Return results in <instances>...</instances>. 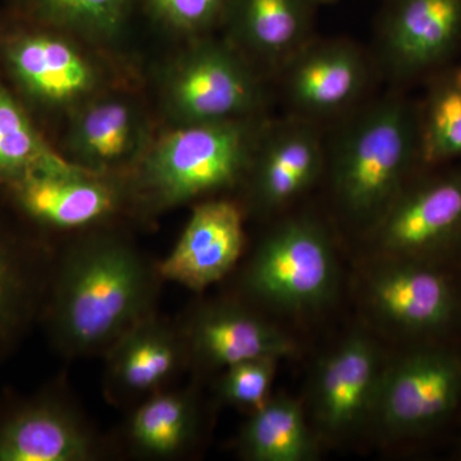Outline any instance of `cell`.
<instances>
[{
    "label": "cell",
    "mask_w": 461,
    "mask_h": 461,
    "mask_svg": "<svg viewBox=\"0 0 461 461\" xmlns=\"http://www.w3.org/2000/svg\"><path fill=\"white\" fill-rule=\"evenodd\" d=\"M423 168L417 102L399 91L355 108L327 141L336 204L369 227Z\"/></svg>",
    "instance_id": "cell-1"
},
{
    "label": "cell",
    "mask_w": 461,
    "mask_h": 461,
    "mask_svg": "<svg viewBox=\"0 0 461 461\" xmlns=\"http://www.w3.org/2000/svg\"><path fill=\"white\" fill-rule=\"evenodd\" d=\"M153 275L131 248L99 240L60 264L47 313L58 344L72 354L111 348L150 315Z\"/></svg>",
    "instance_id": "cell-2"
},
{
    "label": "cell",
    "mask_w": 461,
    "mask_h": 461,
    "mask_svg": "<svg viewBox=\"0 0 461 461\" xmlns=\"http://www.w3.org/2000/svg\"><path fill=\"white\" fill-rule=\"evenodd\" d=\"M460 414V338L415 342L384 366L372 418L388 436L426 438Z\"/></svg>",
    "instance_id": "cell-3"
},
{
    "label": "cell",
    "mask_w": 461,
    "mask_h": 461,
    "mask_svg": "<svg viewBox=\"0 0 461 461\" xmlns=\"http://www.w3.org/2000/svg\"><path fill=\"white\" fill-rule=\"evenodd\" d=\"M369 230L382 258L456 266L461 257V162L421 169Z\"/></svg>",
    "instance_id": "cell-4"
},
{
    "label": "cell",
    "mask_w": 461,
    "mask_h": 461,
    "mask_svg": "<svg viewBox=\"0 0 461 461\" xmlns=\"http://www.w3.org/2000/svg\"><path fill=\"white\" fill-rule=\"evenodd\" d=\"M247 285L257 299L284 312L329 304L338 287V264L326 229L308 215L278 224L251 259Z\"/></svg>",
    "instance_id": "cell-5"
},
{
    "label": "cell",
    "mask_w": 461,
    "mask_h": 461,
    "mask_svg": "<svg viewBox=\"0 0 461 461\" xmlns=\"http://www.w3.org/2000/svg\"><path fill=\"white\" fill-rule=\"evenodd\" d=\"M366 281L373 312L415 342L461 336V296L456 266L382 258Z\"/></svg>",
    "instance_id": "cell-6"
},
{
    "label": "cell",
    "mask_w": 461,
    "mask_h": 461,
    "mask_svg": "<svg viewBox=\"0 0 461 461\" xmlns=\"http://www.w3.org/2000/svg\"><path fill=\"white\" fill-rule=\"evenodd\" d=\"M241 120L189 123L167 136L149 162L151 189L166 204H180L230 186L250 165L253 139Z\"/></svg>",
    "instance_id": "cell-7"
},
{
    "label": "cell",
    "mask_w": 461,
    "mask_h": 461,
    "mask_svg": "<svg viewBox=\"0 0 461 461\" xmlns=\"http://www.w3.org/2000/svg\"><path fill=\"white\" fill-rule=\"evenodd\" d=\"M379 66L399 84L418 83L461 54V0H388L378 30Z\"/></svg>",
    "instance_id": "cell-8"
},
{
    "label": "cell",
    "mask_w": 461,
    "mask_h": 461,
    "mask_svg": "<svg viewBox=\"0 0 461 461\" xmlns=\"http://www.w3.org/2000/svg\"><path fill=\"white\" fill-rule=\"evenodd\" d=\"M281 69L291 115L315 123L354 111L371 77L368 59L346 41L311 39Z\"/></svg>",
    "instance_id": "cell-9"
},
{
    "label": "cell",
    "mask_w": 461,
    "mask_h": 461,
    "mask_svg": "<svg viewBox=\"0 0 461 461\" xmlns=\"http://www.w3.org/2000/svg\"><path fill=\"white\" fill-rule=\"evenodd\" d=\"M382 371L377 348L364 335L346 339L321 360L312 397L324 433L346 435L372 417Z\"/></svg>",
    "instance_id": "cell-10"
},
{
    "label": "cell",
    "mask_w": 461,
    "mask_h": 461,
    "mask_svg": "<svg viewBox=\"0 0 461 461\" xmlns=\"http://www.w3.org/2000/svg\"><path fill=\"white\" fill-rule=\"evenodd\" d=\"M244 223L239 206L211 200L194 209L171 254L158 267L166 280L202 293L222 280L241 257Z\"/></svg>",
    "instance_id": "cell-11"
},
{
    "label": "cell",
    "mask_w": 461,
    "mask_h": 461,
    "mask_svg": "<svg viewBox=\"0 0 461 461\" xmlns=\"http://www.w3.org/2000/svg\"><path fill=\"white\" fill-rule=\"evenodd\" d=\"M259 103L256 78L238 57L222 48H202L176 77V109L189 123L239 120Z\"/></svg>",
    "instance_id": "cell-12"
},
{
    "label": "cell",
    "mask_w": 461,
    "mask_h": 461,
    "mask_svg": "<svg viewBox=\"0 0 461 461\" xmlns=\"http://www.w3.org/2000/svg\"><path fill=\"white\" fill-rule=\"evenodd\" d=\"M93 451L81 421L53 397L0 406V461H84Z\"/></svg>",
    "instance_id": "cell-13"
},
{
    "label": "cell",
    "mask_w": 461,
    "mask_h": 461,
    "mask_svg": "<svg viewBox=\"0 0 461 461\" xmlns=\"http://www.w3.org/2000/svg\"><path fill=\"white\" fill-rule=\"evenodd\" d=\"M320 124L291 115L262 142L254 173V198L263 211L284 208L326 171L327 141Z\"/></svg>",
    "instance_id": "cell-14"
},
{
    "label": "cell",
    "mask_w": 461,
    "mask_h": 461,
    "mask_svg": "<svg viewBox=\"0 0 461 461\" xmlns=\"http://www.w3.org/2000/svg\"><path fill=\"white\" fill-rule=\"evenodd\" d=\"M186 344L200 362L213 368L257 357H290L296 344L284 330L232 304L206 306L191 320Z\"/></svg>",
    "instance_id": "cell-15"
},
{
    "label": "cell",
    "mask_w": 461,
    "mask_h": 461,
    "mask_svg": "<svg viewBox=\"0 0 461 461\" xmlns=\"http://www.w3.org/2000/svg\"><path fill=\"white\" fill-rule=\"evenodd\" d=\"M18 204L30 218L57 229H77L113 211L115 198L107 185L80 167L36 172L14 182Z\"/></svg>",
    "instance_id": "cell-16"
},
{
    "label": "cell",
    "mask_w": 461,
    "mask_h": 461,
    "mask_svg": "<svg viewBox=\"0 0 461 461\" xmlns=\"http://www.w3.org/2000/svg\"><path fill=\"white\" fill-rule=\"evenodd\" d=\"M184 341L163 321L148 315L109 348L108 375L124 395L153 393L177 373Z\"/></svg>",
    "instance_id": "cell-17"
},
{
    "label": "cell",
    "mask_w": 461,
    "mask_h": 461,
    "mask_svg": "<svg viewBox=\"0 0 461 461\" xmlns=\"http://www.w3.org/2000/svg\"><path fill=\"white\" fill-rule=\"evenodd\" d=\"M315 7L312 0H232L226 17L251 50L281 68L313 39Z\"/></svg>",
    "instance_id": "cell-18"
},
{
    "label": "cell",
    "mask_w": 461,
    "mask_h": 461,
    "mask_svg": "<svg viewBox=\"0 0 461 461\" xmlns=\"http://www.w3.org/2000/svg\"><path fill=\"white\" fill-rule=\"evenodd\" d=\"M9 50L14 74L27 89L50 102H69L93 86L90 66L62 39L23 36Z\"/></svg>",
    "instance_id": "cell-19"
},
{
    "label": "cell",
    "mask_w": 461,
    "mask_h": 461,
    "mask_svg": "<svg viewBox=\"0 0 461 461\" xmlns=\"http://www.w3.org/2000/svg\"><path fill=\"white\" fill-rule=\"evenodd\" d=\"M242 456L253 461H311L317 442L302 405L291 397H269L253 411L239 436Z\"/></svg>",
    "instance_id": "cell-20"
},
{
    "label": "cell",
    "mask_w": 461,
    "mask_h": 461,
    "mask_svg": "<svg viewBox=\"0 0 461 461\" xmlns=\"http://www.w3.org/2000/svg\"><path fill=\"white\" fill-rule=\"evenodd\" d=\"M417 102L424 168L461 162V62L451 63L423 83Z\"/></svg>",
    "instance_id": "cell-21"
},
{
    "label": "cell",
    "mask_w": 461,
    "mask_h": 461,
    "mask_svg": "<svg viewBox=\"0 0 461 461\" xmlns=\"http://www.w3.org/2000/svg\"><path fill=\"white\" fill-rule=\"evenodd\" d=\"M198 429L199 412L193 397L162 393L133 412L130 437L142 454L173 456L193 444Z\"/></svg>",
    "instance_id": "cell-22"
},
{
    "label": "cell",
    "mask_w": 461,
    "mask_h": 461,
    "mask_svg": "<svg viewBox=\"0 0 461 461\" xmlns=\"http://www.w3.org/2000/svg\"><path fill=\"white\" fill-rule=\"evenodd\" d=\"M39 272V259L0 233V357L36 313L41 295Z\"/></svg>",
    "instance_id": "cell-23"
},
{
    "label": "cell",
    "mask_w": 461,
    "mask_h": 461,
    "mask_svg": "<svg viewBox=\"0 0 461 461\" xmlns=\"http://www.w3.org/2000/svg\"><path fill=\"white\" fill-rule=\"evenodd\" d=\"M74 167L41 140L20 105L0 87V178L14 182L32 173Z\"/></svg>",
    "instance_id": "cell-24"
},
{
    "label": "cell",
    "mask_w": 461,
    "mask_h": 461,
    "mask_svg": "<svg viewBox=\"0 0 461 461\" xmlns=\"http://www.w3.org/2000/svg\"><path fill=\"white\" fill-rule=\"evenodd\" d=\"M77 140L81 154L93 165L118 162L132 150L135 141L131 111L118 102L90 108L78 124Z\"/></svg>",
    "instance_id": "cell-25"
},
{
    "label": "cell",
    "mask_w": 461,
    "mask_h": 461,
    "mask_svg": "<svg viewBox=\"0 0 461 461\" xmlns=\"http://www.w3.org/2000/svg\"><path fill=\"white\" fill-rule=\"evenodd\" d=\"M44 16L87 32L112 33L122 25L129 0H27Z\"/></svg>",
    "instance_id": "cell-26"
},
{
    "label": "cell",
    "mask_w": 461,
    "mask_h": 461,
    "mask_svg": "<svg viewBox=\"0 0 461 461\" xmlns=\"http://www.w3.org/2000/svg\"><path fill=\"white\" fill-rule=\"evenodd\" d=\"M277 364L276 357H257L227 366L220 382L221 397L232 405L257 411L271 397Z\"/></svg>",
    "instance_id": "cell-27"
},
{
    "label": "cell",
    "mask_w": 461,
    "mask_h": 461,
    "mask_svg": "<svg viewBox=\"0 0 461 461\" xmlns=\"http://www.w3.org/2000/svg\"><path fill=\"white\" fill-rule=\"evenodd\" d=\"M232 0H149L157 16L176 29L199 32L226 17Z\"/></svg>",
    "instance_id": "cell-28"
},
{
    "label": "cell",
    "mask_w": 461,
    "mask_h": 461,
    "mask_svg": "<svg viewBox=\"0 0 461 461\" xmlns=\"http://www.w3.org/2000/svg\"><path fill=\"white\" fill-rule=\"evenodd\" d=\"M312 2H313L315 5H326L336 2V0H312Z\"/></svg>",
    "instance_id": "cell-29"
},
{
    "label": "cell",
    "mask_w": 461,
    "mask_h": 461,
    "mask_svg": "<svg viewBox=\"0 0 461 461\" xmlns=\"http://www.w3.org/2000/svg\"><path fill=\"white\" fill-rule=\"evenodd\" d=\"M456 271H457V277H459L460 296H461V257H460L459 262H457V264H456Z\"/></svg>",
    "instance_id": "cell-30"
},
{
    "label": "cell",
    "mask_w": 461,
    "mask_h": 461,
    "mask_svg": "<svg viewBox=\"0 0 461 461\" xmlns=\"http://www.w3.org/2000/svg\"><path fill=\"white\" fill-rule=\"evenodd\" d=\"M459 453L461 455V435H460V441H459Z\"/></svg>",
    "instance_id": "cell-31"
}]
</instances>
